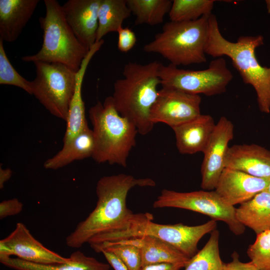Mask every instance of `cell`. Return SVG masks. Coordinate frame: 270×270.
<instances>
[{
    "instance_id": "cell-9",
    "label": "cell",
    "mask_w": 270,
    "mask_h": 270,
    "mask_svg": "<svg viewBox=\"0 0 270 270\" xmlns=\"http://www.w3.org/2000/svg\"><path fill=\"white\" fill-rule=\"evenodd\" d=\"M159 76L162 87L206 96L224 92L233 78L225 59L222 57L211 61L208 68L198 70L179 68L170 64L167 66L161 64Z\"/></svg>"
},
{
    "instance_id": "cell-10",
    "label": "cell",
    "mask_w": 270,
    "mask_h": 270,
    "mask_svg": "<svg viewBox=\"0 0 270 270\" xmlns=\"http://www.w3.org/2000/svg\"><path fill=\"white\" fill-rule=\"evenodd\" d=\"M153 207L180 208L204 214L212 220L225 222L236 236L244 234L246 229L236 218L234 206L226 204L215 190L178 192L164 189L154 202Z\"/></svg>"
},
{
    "instance_id": "cell-2",
    "label": "cell",
    "mask_w": 270,
    "mask_h": 270,
    "mask_svg": "<svg viewBox=\"0 0 270 270\" xmlns=\"http://www.w3.org/2000/svg\"><path fill=\"white\" fill-rule=\"evenodd\" d=\"M161 63L154 60L146 64L128 62L123 68V78L116 80L112 96L114 107L120 116L136 127L141 135L153 129L150 112L160 84Z\"/></svg>"
},
{
    "instance_id": "cell-36",
    "label": "cell",
    "mask_w": 270,
    "mask_h": 270,
    "mask_svg": "<svg viewBox=\"0 0 270 270\" xmlns=\"http://www.w3.org/2000/svg\"><path fill=\"white\" fill-rule=\"evenodd\" d=\"M12 172L9 168H3L0 167V188L2 189L5 183L8 182L12 176Z\"/></svg>"
},
{
    "instance_id": "cell-31",
    "label": "cell",
    "mask_w": 270,
    "mask_h": 270,
    "mask_svg": "<svg viewBox=\"0 0 270 270\" xmlns=\"http://www.w3.org/2000/svg\"><path fill=\"white\" fill-rule=\"evenodd\" d=\"M117 32L118 50L122 52H127L130 50L136 42L135 33L130 28L123 26L120 28Z\"/></svg>"
},
{
    "instance_id": "cell-16",
    "label": "cell",
    "mask_w": 270,
    "mask_h": 270,
    "mask_svg": "<svg viewBox=\"0 0 270 270\" xmlns=\"http://www.w3.org/2000/svg\"><path fill=\"white\" fill-rule=\"evenodd\" d=\"M225 168L270 180V151L254 144L233 145L228 149Z\"/></svg>"
},
{
    "instance_id": "cell-38",
    "label": "cell",
    "mask_w": 270,
    "mask_h": 270,
    "mask_svg": "<svg viewBox=\"0 0 270 270\" xmlns=\"http://www.w3.org/2000/svg\"><path fill=\"white\" fill-rule=\"evenodd\" d=\"M266 190L268 192L270 193V182L266 188Z\"/></svg>"
},
{
    "instance_id": "cell-6",
    "label": "cell",
    "mask_w": 270,
    "mask_h": 270,
    "mask_svg": "<svg viewBox=\"0 0 270 270\" xmlns=\"http://www.w3.org/2000/svg\"><path fill=\"white\" fill-rule=\"evenodd\" d=\"M44 4L46 14L39 18L43 31L42 47L37 53L21 59L25 62L60 63L76 72L90 50L76 36L60 3L56 0H44Z\"/></svg>"
},
{
    "instance_id": "cell-19",
    "label": "cell",
    "mask_w": 270,
    "mask_h": 270,
    "mask_svg": "<svg viewBox=\"0 0 270 270\" xmlns=\"http://www.w3.org/2000/svg\"><path fill=\"white\" fill-rule=\"evenodd\" d=\"M104 43L102 40L96 42L90 50L82 60L81 66L76 74L75 90L69 106L66 120V130L63 138V144H66L76 137L87 126L84 103L82 97V84L87 68L94 54Z\"/></svg>"
},
{
    "instance_id": "cell-15",
    "label": "cell",
    "mask_w": 270,
    "mask_h": 270,
    "mask_svg": "<svg viewBox=\"0 0 270 270\" xmlns=\"http://www.w3.org/2000/svg\"><path fill=\"white\" fill-rule=\"evenodd\" d=\"M270 180L254 177L244 172L225 168L215 192L228 204L234 206L266 190Z\"/></svg>"
},
{
    "instance_id": "cell-3",
    "label": "cell",
    "mask_w": 270,
    "mask_h": 270,
    "mask_svg": "<svg viewBox=\"0 0 270 270\" xmlns=\"http://www.w3.org/2000/svg\"><path fill=\"white\" fill-rule=\"evenodd\" d=\"M264 41V37L258 34L241 36L236 42H230L222 36L216 16L212 14L209 16L206 54L214 58H230L244 82L254 89L260 110L269 114L270 66H262L256 55V48L263 45Z\"/></svg>"
},
{
    "instance_id": "cell-8",
    "label": "cell",
    "mask_w": 270,
    "mask_h": 270,
    "mask_svg": "<svg viewBox=\"0 0 270 270\" xmlns=\"http://www.w3.org/2000/svg\"><path fill=\"white\" fill-rule=\"evenodd\" d=\"M32 95L54 116L66 121L76 84V72L56 62H35Z\"/></svg>"
},
{
    "instance_id": "cell-35",
    "label": "cell",
    "mask_w": 270,
    "mask_h": 270,
    "mask_svg": "<svg viewBox=\"0 0 270 270\" xmlns=\"http://www.w3.org/2000/svg\"><path fill=\"white\" fill-rule=\"evenodd\" d=\"M184 266L180 264L161 263L146 266L140 270H180Z\"/></svg>"
},
{
    "instance_id": "cell-18",
    "label": "cell",
    "mask_w": 270,
    "mask_h": 270,
    "mask_svg": "<svg viewBox=\"0 0 270 270\" xmlns=\"http://www.w3.org/2000/svg\"><path fill=\"white\" fill-rule=\"evenodd\" d=\"M39 0H0V39L12 42L30 19Z\"/></svg>"
},
{
    "instance_id": "cell-32",
    "label": "cell",
    "mask_w": 270,
    "mask_h": 270,
    "mask_svg": "<svg viewBox=\"0 0 270 270\" xmlns=\"http://www.w3.org/2000/svg\"><path fill=\"white\" fill-rule=\"evenodd\" d=\"M22 208L23 204L18 198L4 200L0 203V218L16 215Z\"/></svg>"
},
{
    "instance_id": "cell-21",
    "label": "cell",
    "mask_w": 270,
    "mask_h": 270,
    "mask_svg": "<svg viewBox=\"0 0 270 270\" xmlns=\"http://www.w3.org/2000/svg\"><path fill=\"white\" fill-rule=\"evenodd\" d=\"M67 262L40 264L10 256H0V262L16 270H110V266L80 250L72 252Z\"/></svg>"
},
{
    "instance_id": "cell-37",
    "label": "cell",
    "mask_w": 270,
    "mask_h": 270,
    "mask_svg": "<svg viewBox=\"0 0 270 270\" xmlns=\"http://www.w3.org/2000/svg\"><path fill=\"white\" fill-rule=\"evenodd\" d=\"M265 2L266 4L267 12L268 14H270V0H266Z\"/></svg>"
},
{
    "instance_id": "cell-30",
    "label": "cell",
    "mask_w": 270,
    "mask_h": 270,
    "mask_svg": "<svg viewBox=\"0 0 270 270\" xmlns=\"http://www.w3.org/2000/svg\"><path fill=\"white\" fill-rule=\"evenodd\" d=\"M246 254L250 261L260 270H270V230L256 234Z\"/></svg>"
},
{
    "instance_id": "cell-34",
    "label": "cell",
    "mask_w": 270,
    "mask_h": 270,
    "mask_svg": "<svg viewBox=\"0 0 270 270\" xmlns=\"http://www.w3.org/2000/svg\"><path fill=\"white\" fill-rule=\"evenodd\" d=\"M100 252L102 253L108 264L114 270H128L124 264L112 253L105 250H102Z\"/></svg>"
},
{
    "instance_id": "cell-11",
    "label": "cell",
    "mask_w": 270,
    "mask_h": 270,
    "mask_svg": "<svg viewBox=\"0 0 270 270\" xmlns=\"http://www.w3.org/2000/svg\"><path fill=\"white\" fill-rule=\"evenodd\" d=\"M201 101L199 94L162 87L151 108L150 121L154 124L164 123L172 128L200 116Z\"/></svg>"
},
{
    "instance_id": "cell-14",
    "label": "cell",
    "mask_w": 270,
    "mask_h": 270,
    "mask_svg": "<svg viewBox=\"0 0 270 270\" xmlns=\"http://www.w3.org/2000/svg\"><path fill=\"white\" fill-rule=\"evenodd\" d=\"M100 0H68L62 6L68 24L88 50L96 42Z\"/></svg>"
},
{
    "instance_id": "cell-27",
    "label": "cell",
    "mask_w": 270,
    "mask_h": 270,
    "mask_svg": "<svg viewBox=\"0 0 270 270\" xmlns=\"http://www.w3.org/2000/svg\"><path fill=\"white\" fill-rule=\"evenodd\" d=\"M214 0H174L168 12L170 21L190 22L212 14Z\"/></svg>"
},
{
    "instance_id": "cell-7",
    "label": "cell",
    "mask_w": 270,
    "mask_h": 270,
    "mask_svg": "<svg viewBox=\"0 0 270 270\" xmlns=\"http://www.w3.org/2000/svg\"><path fill=\"white\" fill-rule=\"evenodd\" d=\"M149 218L133 224L126 230L102 236L104 242H114L143 236L158 238L173 246L189 258L198 252V244L206 234L216 228V221L210 220L198 226H189L182 223L160 224Z\"/></svg>"
},
{
    "instance_id": "cell-23",
    "label": "cell",
    "mask_w": 270,
    "mask_h": 270,
    "mask_svg": "<svg viewBox=\"0 0 270 270\" xmlns=\"http://www.w3.org/2000/svg\"><path fill=\"white\" fill-rule=\"evenodd\" d=\"M238 220L256 234L270 230V193L264 190L236 208Z\"/></svg>"
},
{
    "instance_id": "cell-29",
    "label": "cell",
    "mask_w": 270,
    "mask_h": 270,
    "mask_svg": "<svg viewBox=\"0 0 270 270\" xmlns=\"http://www.w3.org/2000/svg\"><path fill=\"white\" fill-rule=\"evenodd\" d=\"M0 84L20 88L32 95L31 82L22 76L9 60L0 39Z\"/></svg>"
},
{
    "instance_id": "cell-25",
    "label": "cell",
    "mask_w": 270,
    "mask_h": 270,
    "mask_svg": "<svg viewBox=\"0 0 270 270\" xmlns=\"http://www.w3.org/2000/svg\"><path fill=\"white\" fill-rule=\"evenodd\" d=\"M172 2L170 0H126L131 13L136 16V25L156 26L162 23Z\"/></svg>"
},
{
    "instance_id": "cell-28",
    "label": "cell",
    "mask_w": 270,
    "mask_h": 270,
    "mask_svg": "<svg viewBox=\"0 0 270 270\" xmlns=\"http://www.w3.org/2000/svg\"><path fill=\"white\" fill-rule=\"evenodd\" d=\"M90 247L96 252L105 250L112 253L128 270H140L142 268L140 249L134 246L116 242H105Z\"/></svg>"
},
{
    "instance_id": "cell-20",
    "label": "cell",
    "mask_w": 270,
    "mask_h": 270,
    "mask_svg": "<svg viewBox=\"0 0 270 270\" xmlns=\"http://www.w3.org/2000/svg\"><path fill=\"white\" fill-rule=\"evenodd\" d=\"M134 246L140 250L142 267L147 265L169 263L186 266L190 258L169 244L150 236L114 242Z\"/></svg>"
},
{
    "instance_id": "cell-33",
    "label": "cell",
    "mask_w": 270,
    "mask_h": 270,
    "mask_svg": "<svg viewBox=\"0 0 270 270\" xmlns=\"http://www.w3.org/2000/svg\"><path fill=\"white\" fill-rule=\"evenodd\" d=\"M232 260L224 263L223 270H260L251 261L244 262L240 260V256L234 251L231 255Z\"/></svg>"
},
{
    "instance_id": "cell-26",
    "label": "cell",
    "mask_w": 270,
    "mask_h": 270,
    "mask_svg": "<svg viewBox=\"0 0 270 270\" xmlns=\"http://www.w3.org/2000/svg\"><path fill=\"white\" fill-rule=\"evenodd\" d=\"M219 238L218 230L210 232L208 242L190 259L184 270H223L224 262L220 256Z\"/></svg>"
},
{
    "instance_id": "cell-4",
    "label": "cell",
    "mask_w": 270,
    "mask_h": 270,
    "mask_svg": "<svg viewBox=\"0 0 270 270\" xmlns=\"http://www.w3.org/2000/svg\"><path fill=\"white\" fill-rule=\"evenodd\" d=\"M88 116L94 140L92 159L98 164L126 167L130 152L136 145V126L117 112L112 96L92 106Z\"/></svg>"
},
{
    "instance_id": "cell-13",
    "label": "cell",
    "mask_w": 270,
    "mask_h": 270,
    "mask_svg": "<svg viewBox=\"0 0 270 270\" xmlns=\"http://www.w3.org/2000/svg\"><path fill=\"white\" fill-rule=\"evenodd\" d=\"M12 255L26 261L40 264L63 263L69 260L68 258H64L44 246L22 222H18L14 230L0 240V256Z\"/></svg>"
},
{
    "instance_id": "cell-5",
    "label": "cell",
    "mask_w": 270,
    "mask_h": 270,
    "mask_svg": "<svg viewBox=\"0 0 270 270\" xmlns=\"http://www.w3.org/2000/svg\"><path fill=\"white\" fill-rule=\"evenodd\" d=\"M210 16L194 21L166 22L143 50L158 54L177 66L206 62Z\"/></svg>"
},
{
    "instance_id": "cell-17",
    "label": "cell",
    "mask_w": 270,
    "mask_h": 270,
    "mask_svg": "<svg viewBox=\"0 0 270 270\" xmlns=\"http://www.w3.org/2000/svg\"><path fill=\"white\" fill-rule=\"evenodd\" d=\"M216 124L211 116L201 114L192 120L172 128L179 152L183 154L203 152Z\"/></svg>"
},
{
    "instance_id": "cell-22",
    "label": "cell",
    "mask_w": 270,
    "mask_h": 270,
    "mask_svg": "<svg viewBox=\"0 0 270 270\" xmlns=\"http://www.w3.org/2000/svg\"><path fill=\"white\" fill-rule=\"evenodd\" d=\"M94 148L93 132L87 126L69 142L63 144L58 153L46 160L44 166L46 169L58 170L74 161L92 157Z\"/></svg>"
},
{
    "instance_id": "cell-24",
    "label": "cell",
    "mask_w": 270,
    "mask_h": 270,
    "mask_svg": "<svg viewBox=\"0 0 270 270\" xmlns=\"http://www.w3.org/2000/svg\"><path fill=\"white\" fill-rule=\"evenodd\" d=\"M132 13L126 0H101L98 10L96 42L108 34L118 32Z\"/></svg>"
},
{
    "instance_id": "cell-12",
    "label": "cell",
    "mask_w": 270,
    "mask_h": 270,
    "mask_svg": "<svg viewBox=\"0 0 270 270\" xmlns=\"http://www.w3.org/2000/svg\"><path fill=\"white\" fill-rule=\"evenodd\" d=\"M234 126L226 116L216 123L208 142L204 151L201 167V188L204 190L215 189L225 168V159L229 142L234 137Z\"/></svg>"
},
{
    "instance_id": "cell-1",
    "label": "cell",
    "mask_w": 270,
    "mask_h": 270,
    "mask_svg": "<svg viewBox=\"0 0 270 270\" xmlns=\"http://www.w3.org/2000/svg\"><path fill=\"white\" fill-rule=\"evenodd\" d=\"M156 184L152 178H136L124 174L100 178L96 186L98 200L95 208L67 236L66 244L70 248H80L94 236L128 229L146 214H134L128 208V192L136 186H154Z\"/></svg>"
}]
</instances>
